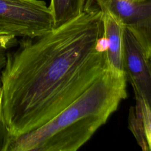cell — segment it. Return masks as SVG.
Returning a JSON list of instances; mask_svg holds the SVG:
<instances>
[{"instance_id": "obj_1", "label": "cell", "mask_w": 151, "mask_h": 151, "mask_svg": "<svg viewBox=\"0 0 151 151\" xmlns=\"http://www.w3.org/2000/svg\"><path fill=\"white\" fill-rule=\"evenodd\" d=\"M103 13L77 17L34 38H21L0 74L4 141L37 129L61 112L100 75L106 52L96 48Z\"/></svg>"}, {"instance_id": "obj_2", "label": "cell", "mask_w": 151, "mask_h": 151, "mask_svg": "<svg viewBox=\"0 0 151 151\" xmlns=\"http://www.w3.org/2000/svg\"><path fill=\"white\" fill-rule=\"evenodd\" d=\"M126 76L108 64L96 80L40 127L5 140L1 151H76L127 97Z\"/></svg>"}, {"instance_id": "obj_3", "label": "cell", "mask_w": 151, "mask_h": 151, "mask_svg": "<svg viewBox=\"0 0 151 151\" xmlns=\"http://www.w3.org/2000/svg\"><path fill=\"white\" fill-rule=\"evenodd\" d=\"M0 27L20 38H34L53 28L50 8L42 0H0Z\"/></svg>"}, {"instance_id": "obj_4", "label": "cell", "mask_w": 151, "mask_h": 151, "mask_svg": "<svg viewBox=\"0 0 151 151\" xmlns=\"http://www.w3.org/2000/svg\"><path fill=\"white\" fill-rule=\"evenodd\" d=\"M86 8L112 12L151 58V0H86Z\"/></svg>"}, {"instance_id": "obj_5", "label": "cell", "mask_w": 151, "mask_h": 151, "mask_svg": "<svg viewBox=\"0 0 151 151\" xmlns=\"http://www.w3.org/2000/svg\"><path fill=\"white\" fill-rule=\"evenodd\" d=\"M124 70L136 98L151 108V60L126 28L124 35Z\"/></svg>"}, {"instance_id": "obj_6", "label": "cell", "mask_w": 151, "mask_h": 151, "mask_svg": "<svg viewBox=\"0 0 151 151\" xmlns=\"http://www.w3.org/2000/svg\"><path fill=\"white\" fill-rule=\"evenodd\" d=\"M100 11L103 13V34L108 43L106 52L107 64L119 71L124 72V35L126 28L122 22L110 11Z\"/></svg>"}, {"instance_id": "obj_7", "label": "cell", "mask_w": 151, "mask_h": 151, "mask_svg": "<svg viewBox=\"0 0 151 151\" xmlns=\"http://www.w3.org/2000/svg\"><path fill=\"white\" fill-rule=\"evenodd\" d=\"M86 0H51L48 6L53 21V28L73 19L83 13Z\"/></svg>"}, {"instance_id": "obj_8", "label": "cell", "mask_w": 151, "mask_h": 151, "mask_svg": "<svg viewBox=\"0 0 151 151\" xmlns=\"http://www.w3.org/2000/svg\"><path fill=\"white\" fill-rule=\"evenodd\" d=\"M17 38L15 35L0 27V74L6 62L7 53L18 44Z\"/></svg>"}, {"instance_id": "obj_9", "label": "cell", "mask_w": 151, "mask_h": 151, "mask_svg": "<svg viewBox=\"0 0 151 151\" xmlns=\"http://www.w3.org/2000/svg\"><path fill=\"white\" fill-rule=\"evenodd\" d=\"M129 114V125L134 136L143 150H148L145 137L144 128L141 116L135 109H131Z\"/></svg>"}, {"instance_id": "obj_10", "label": "cell", "mask_w": 151, "mask_h": 151, "mask_svg": "<svg viewBox=\"0 0 151 151\" xmlns=\"http://www.w3.org/2000/svg\"><path fill=\"white\" fill-rule=\"evenodd\" d=\"M2 96V91L1 87H0V137L1 138V140L2 142V127H1V109Z\"/></svg>"}, {"instance_id": "obj_11", "label": "cell", "mask_w": 151, "mask_h": 151, "mask_svg": "<svg viewBox=\"0 0 151 151\" xmlns=\"http://www.w3.org/2000/svg\"><path fill=\"white\" fill-rule=\"evenodd\" d=\"M150 60H151V58H150Z\"/></svg>"}]
</instances>
